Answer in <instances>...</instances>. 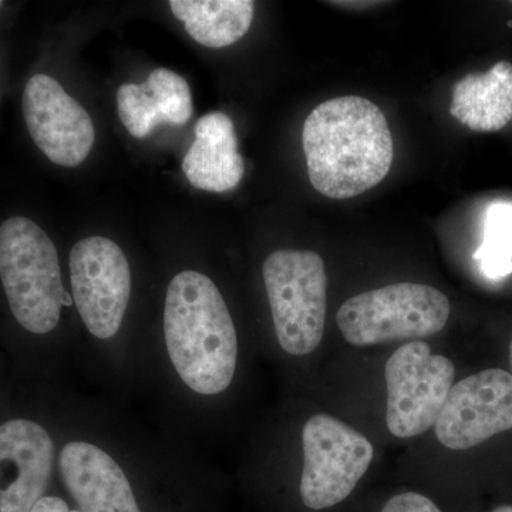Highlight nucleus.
Here are the masks:
<instances>
[{
	"label": "nucleus",
	"mask_w": 512,
	"mask_h": 512,
	"mask_svg": "<svg viewBox=\"0 0 512 512\" xmlns=\"http://www.w3.org/2000/svg\"><path fill=\"white\" fill-rule=\"evenodd\" d=\"M311 184L332 200H348L382 183L392 168V133L383 111L359 96L323 101L303 124Z\"/></svg>",
	"instance_id": "1"
},
{
	"label": "nucleus",
	"mask_w": 512,
	"mask_h": 512,
	"mask_svg": "<svg viewBox=\"0 0 512 512\" xmlns=\"http://www.w3.org/2000/svg\"><path fill=\"white\" fill-rule=\"evenodd\" d=\"M164 333L175 372L191 390L211 396L228 389L237 369V330L208 276H174L165 296Z\"/></svg>",
	"instance_id": "2"
},
{
	"label": "nucleus",
	"mask_w": 512,
	"mask_h": 512,
	"mask_svg": "<svg viewBox=\"0 0 512 512\" xmlns=\"http://www.w3.org/2000/svg\"><path fill=\"white\" fill-rule=\"evenodd\" d=\"M0 279L16 320L36 335L52 332L62 306L73 305L63 288L55 244L28 218L0 225Z\"/></svg>",
	"instance_id": "3"
},
{
	"label": "nucleus",
	"mask_w": 512,
	"mask_h": 512,
	"mask_svg": "<svg viewBox=\"0 0 512 512\" xmlns=\"http://www.w3.org/2000/svg\"><path fill=\"white\" fill-rule=\"evenodd\" d=\"M450 302L433 286L399 282L359 293L340 306L336 322L353 346L421 340L447 325Z\"/></svg>",
	"instance_id": "4"
},
{
	"label": "nucleus",
	"mask_w": 512,
	"mask_h": 512,
	"mask_svg": "<svg viewBox=\"0 0 512 512\" xmlns=\"http://www.w3.org/2000/svg\"><path fill=\"white\" fill-rule=\"evenodd\" d=\"M262 274L279 345L289 355H309L325 332L328 275L322 256L281 249L266 258Z\"/></svg>",
	"instance_id": "5"
},
{
	"label": "nucleus",
	"mask_w": 512,
	"mask_h": 512,
	"mask_svg": "<svg viewBox=\"0 0 512 512\" xmlns=\"http://www.w3.org/2000/svg\"><path fill=\"white\" fill-rule=\"evenodd\" d=\"M302 443L305 463L299 491L303 504L315 511L345 501L375 457L367 437L326 414L308 420Z\"/></svg>",
	"instance_id": "6"
},
{
	"label": "nucleus",
	"mask_w": 512,
	"mask_h": 512,
	"mask_svg": "<svg viewBox=\"0 0 512 512\" xmlns=\"http://www.w3.org/2000/svg\"><path fill=\"white\" fill-rule=\"evenodd\" d=\"M387 429L412 439L436 424L456 376L448 357L434 355L423 340L400 346L387 360Z\"/></svg>",
	"instance_id": "7"
},
{
	"label": "nucleus",
	"mask_w": 512,
	"mask_h": 512,
	"mask_svg": "<svg viewBox=\"0 0 512 512\" xmlns=\"http://www.w3.org/2000/svg\"><path fill=\"white\" fill-rule=\"evenodd\" d=\"M70 278L77 311L99 339L119 332L131 295V271L124 252L106 237L84 238L70 252Z\"/></svg>",
	"instance_id": "8"
},
{
	"label": "nucleus",
	"mask_w": 512,
	"mask_h": 512,
	"mask_svg": "<svg viewBox=\"0 0 512 512\" xmlns=\"http://www.w3.org/2000/svg\"><path fill=\"white\" fill-rule=\"evenodd\" d=\"M512 429V373L487 369L453 384L439 419L437 439L450 450H468Z\"/></svg>",
	"instance_id": "9"
},
{
	"label": "nucleus",
	"mask_w": 512,
	"mask_h": 512,
	"mask_svg": "<svg viewBox=\"0 0 512 512\" xmlns=\"http://www.w3.org/2000/svg\"><path fill=\"white\" fill-rule=\"evenodd\" d=\"M23 116L30 137L52 163L76 167L92 151L96 131L92 117L59 82L36 74L23 92Z\"/></svg>",
	"instance_id": "10"
},
{
	"label": "nucleus",
	"mask_w": 512,
	"mask_h": 512,
	"mask_svg": "<svg viewBox=\"0 0 512 512\" xmlns=\"http://www.w3.org/2000/svg\"><path fill=\"white\" fill-rule=\"evenodd\" d=\"M55 463V444L26 419L0 426V512H32L42 500Z\"/></svg>",
	"instance_id": "11"
},
{
	"label": "nucleus",
	"mask_w": 512,
	"mask_h": 512,
	"mask_svg": "<svg viewBox=\"0 0 512 512\" xmlns=\"http://www.w3.org/2000/svg\"><path fill=\"white\" fill-rule=\"evenodd\" d=\"M66 490L82 512H141L130 481L110 454L87 441H70L59 458Z\"/></svg>",
	"instance_id": "12"
},
{
	"label": "nucleus",
	"mask_w": 512,
	"mask_h": 512,
	"mask_svg": "<svg viewBox=\"0 0 512 512\" xmlns=\"http://www.w3.org/2000/svg\"><path fill=\"white\" fill-rule=\"evenodd\" d=\"M117 109L121 123L136 138L147 137L161 123L184 126L192 117L190 86L180 74L160 67L146 83L123 84Z\"/></svg>",
	"instance_id": "13"
},
{
	"label": "nucleus",
	"mask_w": 512,
	"mask_h": 512,
	"mask_svg": "<svg viewBox=\"0 0 512 512\" xmlns=\"http://www.w3.org/2000/svg\"><path fill=\"white\" fill-rule=\"evenodd\" d=\"M185 177L195 188L211 192L232 190L244 177V158L232 120L214 111L198 120L195 140L183 160Z\"/></svg>",
	"instance_id": "14"
},
{
	"label": "nucleus",
	"mask_w": 512,
	"mask_h": 512,
	"mask_svg": "<svg viewBox=\"0 0 512 512\" xmlns=\"http://www.w3.org/2000/svg\"><path fill=\"white\" fill-rule=\"evenodd\" d=\"M451 116L473 131H498L512 120V64L467 74L454 86Z\"/></svg>",
	"instance_id": "15"
},
{
	"label": "nucleus",
	"mask_w": 512,
	"mask_h": 512,
	"mask_svg": "<svg viewBox=\"0 0 512 512\" xmlns=\"http://www.w3.org/2000/svg\"><path fill=\"white\" fill-rule=\"evenodd\" d=\"M251 0H171L175 18L188 35L205 47L221 49L245 36L254 19Z\"/></svg>",
	"instance_id": "16"
},
{
	"label": "nucleus",
	"mask_w": 512,
	"mask_h": 512,
	"mask_svg": "<svg viewBox=\"0 0 512 512\" xmlns=\"http://www.w3.org/2000/svg\"><path fill=\"white\" fill-rule=\"evenodd\" d=\"M474 259L488 279L512 274V202L497 201L487 208L483 244L474 252Z\"/></svg>",
	"instance_id": "17"
},
{
	"label": "nucleus",
	"mask_w": 512,
	"mask_h": 512,
	"mask_svg": "<svg viewBox=\"0 0 512 512\" xmlns=\"http://www.w3.org/2000/svg\"><path fill=\"white\" fill-rule=\"evenodd\" d=\"M382 512H441L430 498L419 493L394 495L384 505Z\"/></svg>",
	"instance_id": "18"
},
{
	"label": "nucleus",
	"mask_w": 512,
	"mask_h": 512,
	"mask_svg": "<svg viewBox=\"0 0 512 512\" xmlns=\"http://www.w3.org/2000/svg\"><path fill=\"white\" fill-rule=\"evenodd\" d=\"M32 512H82L80 510H70L69 505L64 503L59 497H43L37 501Z\"/></svg>",
	"instance_id": "19"
},
{
	"label": "nucleus",
	"mask_w": 512,
	"mask_h": 512,
	"mask_svg": "<svg viewBox=\"0 0 512 512\" xmlns=\"http://www.w3.org/2000/svg\"><path fill=\"white\" fill-rule=\"evenodd\" d=\"M332 5H339L342 8H367V6L379 5L377 2H332Z\"/></svg>",
	"instance_id": "20"
},
{
	"label": "nucleus",
	"mask_w": 512,
	"mask_h": 512,
	"mask_svg": "<svg viewBox=\"0 0 512 512\" xmlns=\"http://www.w3.org/2000/svg\"><path fill=\"white\" fill-rule=\"evenodd\" d=\"M491 512H512V507H510V505H503V507L495 508V510Z\"/></svg>",
	"instance_id": "21"
},
{
	"label": "nucleus",
	"mask_w": 512,
	"mask_h": 512,
	"mask_svg": "<svg viewBox=\"0 0 512 512\" xmlns=\"http://www.w3.org/2000/svg\"><path fill=\"white\" fill-rule=\"evenodd\" d=\"M510 366H511V370H512V340H511V345H510Z\"/></svg>",
	"instance_id": "22"
},
{
	"label": "nucleus",
	"mask_w": 512,
	"mask_h": 512,
	"mask_svg": "<svg viewBox=\"0 0 512 512\" xmlns=\"http://www.w3.org/2000/svg\"><path fill=\"white\" fill-rule=\"evenodd\" d=\"M0 6H2V2H0Z\"/></svg>",
	"instance_id": "23"
},
{
	"label": "nucleus",
	"mask_w": 512,
	"mask_h": 512,
	"mask_svg": "<svg viewBox=\"0 0 512 512\" xmlns=\"http://www.w3.org/2000/svg\"><path fill=\"white\" fill-rule=\"evenodd\" d=\"M511 5H512V2H511Z\"/></svg>",
	"instance_id": "24"
}]
</instances>
